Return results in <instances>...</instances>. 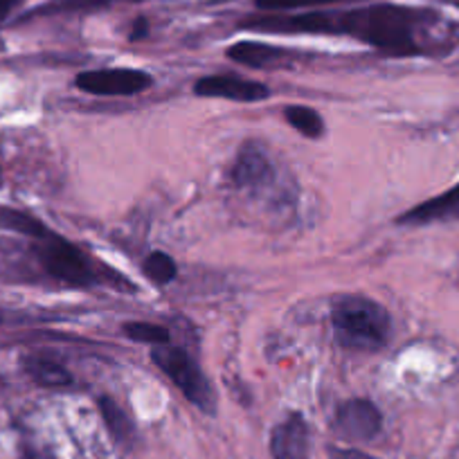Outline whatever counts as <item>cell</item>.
Here are the masks:
<instances>
[{
  "label": "cell",
  "instance_id": "obj_1",
  "mask_svg": "<svg viewBox=\"0 0 459 459\" xmlns=\"http://www.w3.org/2000/svg\"><path fill=\"white\" fill-rule=\"evenodd\" d=\"M423 21V12L403 5L360 7L350 12H311L298 16H268V19L246 21L244 28L264 30L277 34H347L351 39L378 48L392 56L421 55L414 41V30Z\"/></svg>",
  "mask_w": 459,
  "mask_h": 459
},
{
  "label": "cell",
  "instance_id": "obj_2",
  "mask_svg": "<svg viewBox=\"0 0 459 459\" xmlns=\"http://www.w3.org/2000/svg\"><path fill=\"white\" fill-rule=\"evenodd\" d=\"M335 342L350 351H378L390 342L392 317L383 304L365 295L344 293L331 302Z\"/></svg>",
  "mask_w": 459,
  "mask_h": 459
},
{
  "label": "cell",
  "instance_id": "obj_3",
  "mask_svg": "<svg viewBox=\"0 0 459 459\" xmlns=\"http://www.w3.org/2000/svg\"><path fill=\"white\" fill-rule=\"evenodd\" d=\"M152 360L156 368H160L167 374L176 387L185 394L189 403L196 405L201 412L216 414V394L212 383L198 368L196 360L180 347L174 344H156L152 350Z\"/></svg>",
  "mask_w": 459,
  "mask_h": 459
},
{
  "label": "cell",
  "instance_id": "obj_4",
  "mask_svg": "<svg viewBox=\"0 0 459 459\" xmlns=\"http://www.w3.org/2000/svg\"><path fill=\"white\" fill-rule=\"evenodd\" d=\"M37 257L55 280L65 281L70 286H92L100 281L86 255L55 232L39 241Z\"/></svg>",
  "mask_w": 459,
  "mask_h": 459
},
{
  "label": "cell",
  "instance_id": "obj_5",
  "mask_svg": "<svg viewBox=\"0 0 459 459\" xmlns=\"http://www.w3.org/2000/svg\"><path fill=\"white\" fill-rule=\"evenodd\" d=\"M79 91L101 97L117 95H138V92L152 88L153 77L144 70L135 68H106V70H86L74 79Z\"/></svg>",
  "mask_w": 459,
  "mask_h": 459
},
{
  "label": "cell",
  "instance_id": "obj_6",
  "mask_svg": "<svg viewBox=\"0 0 459 459\" xmlns=\"http://www.w3.org/2000/svg\"><path fill=\"white\" fill-rule=\"evenodd\" d=\"M333 428L347 441H372L383 428V414L369 399H350L338 405Z\"/></svg>",
  "mask_w": 459,
  "mask_h": 459
},
{
  "label": "cell",
  "instance_id": "obj_7",
  "mask_svg": "<svg viewBox=\"0 0 459 459\" xmlns=\"http://www.w3.org/2000/svg\"><path fill=\"white\" fill-rule=\"evenodd\" d=\"M273 162L266 149L259 143L250 140L239 149L235 165L230 167V180L241 189H264L273 183Z\"/></svg>",
  "mask_w": 459,
  "mask_h": 459
},
{
  "label": "cell",
  "instance_id": "obj_8",
  "mask_svg": "<svg viewBox=\"0 0 459 459\" xmlns=\"http://www.w3.org/2000/svg\"><path fill=\"white\" fill-rule=\"evenodd\" d=\"M194 92L198 97H219L232 101H262L271 97V88L266 83L241 79L237 74H210L194 83Z\"/></svg>",
  "mask_w": 459,
  "mask_h": 459
},
{
  "label": "cell",
  "instance_id": "obj_9",
  "mask_svg": "<svg viewBox=\"0 0 459 459\" xmlns=\"http://www.w3.org/2000/svg\"><path fill=\"white\" fill-rule=\"evenodd\" d=\"M311 435L307 419L299 412H290L281 423H277L271 435V453L275 459H308Z\"/></svg>",
  "mask_w": 459,
  "mask_h": 459
},
{
  "label": "cell",
  "instance_id": "obj_10",
  "mask_svg": "<svg viewBox=\"0 0 459 459\" xmlns=\"http://www.w3.org/2000/svg\"><path fill=\"white\" fill-rule=\"evenodd\" d=\"M441 221H459V183L444 194L410 207L396 219L399 225H428Z\"/></svg>",
  "mask_w": 459,
  "mask_h": 459
},
{
  "label": "cell",
  "instance_id": "obj_11",
  "mask_svg": "<svg viewBox=\"0 0 459 459\" xmlns=\"http://www.w3.org/2000/svg\"><path fill=\"white\" fill-rule=\"evenodd\" d=\"M225 55H228V59L248 65V68H268V65L289 59V52L284 48L268 46V43L259 41H239L235 46H230Z\"/></svg>",
  "mask_w": 459,
  "mask_h": 459
},
{
  "label": "cell",
  "instance_id": "obj_12",
  "mask_svg": "<svg viewBox=\"0 0 459 459\" xmlns=\"http://www.w3.org/2000/svg\"><path fill=\"white\" fill-rule=\"evenodd\" d=\"M21 368L25 369L30 378L37 385L50 387V390H59V387L73 385V374L59 363V360L46 359V356H23L21 359Z\"/></svg>",
  "mask_w": 459,
  "mask_h": 459
},
{
  "label": "cell",
  "instance_id": "obj_13",
  "mask_svg": "<svg viewBox=\"0 0 459 459\" xmlns=\"http://www.w3.org/2000/svg\"><path fill=\"white\" fill-rule=\"evenodd\" d=\"M97 405H100V414L104 419L106 428H108L110 437L120 446H131L135 441V426L131 421L129 414L115 403L110 396H100L97 399Z\"/></svg>",
  "mask_w": 459,
  "mask_h": 459
},
{
  "label": "cell",
  "instance_id": "obj_14",
  "mask_svg": "<svg viewBox=\"0 0 459 459\" xmlns=\"http://www.w3.org/2000/svg\"><path fill=\"white\" fill-rule=\"evenodd\" d=\"M0 228L19 232V235L30 237V239L34 241H41L50 235V228H48L43 221L28 214V212L12 210V207H0Z\"/></svg>",
  "mask_w": 459,
  "mask_h": 459
},
{
  "label": "cell",
  "instance_id": "obj_15",
  "mask_svg": "<svg viewBox=\"0 0 459 459\" xmlns=\"http://www.w3.org/2000/svg\"><path fill=\"white\" fill-rule=\"evenodd\" d=\"M284 117L304 138L320 140L325 135V120H322V115L316 108H311V106L289 104L284 108Z\"/></svg>",
  "mask_w": 459,
  "mask_h": 459
},
{
  "label": "cell",
  "instance_id": "obj_16",
  "mask_svg": "<svg viewBox=\"0 0 459 459\" xmlns=\"http://www.w3.org/2000/svg\"><path fill=\"white\" fill-rule=\"evenodd\" d=\"M143 271L156 286H167L178 275V266H176L174 259L167 253H160V250H156V253H152L144 259Z\"/></svg>",
  "mask_w": 459,
  "mask_h": 459
},
{
  "label": "cell",
  "instance_id": "obj_17",
  "mask_svg": "<svg viewBox=\"0 0 459 459\" xmlns=\"http://www.w3.org/2000/svg\"><path fill=\"white\" fill-rule=\"evenodd\" d=\"M125 335L134 342H147V344H169L171 342V333L167 326L153 325V322H126L122 326Z\"/></svg>",
  "mask_w": 459,
  "mask_h": 459
},
{
  "label": "cell",
  "instance_id": "obj_18",
  "mask_svg": "<svg viewBox=\"0 0 459 459\" xmlns=\"http://www.w3.org/2000/svg\"><path fill=\"white\" fill-rule=\"evenodd\" d=\"M342 3V0H257L259 10L281 12V10H307V7H322Z\"/></svg>",
  "mask_w": 459,
  "mask_h": 459
},
{
  "label": "cell",
  "instance_id": "obj_19",
  "mask_svg": "<svg viewBox=\"0 0 459 459\" xmlns=\"http://www.w3.org/2000/svg\"><path fill=\"white\" fill-rule=\"evenodd\" d=\"M329 457L331 459H378L374 455L363 453L359 448H335V446H329Z\"/></svg>",
  "mask_w": 459,
  "mask_h": 459
},
{
  "label": "cell",
  "instance_id": "obj_20",
  "mask_svg": "<svg viewBox=\"0 0 459 459\" xmlns=\"http://www.w3.org/2000/svg\"><path fill=\"white\" fill-rule=\"evenodd\" d=\"M144 37H147V21L140 19V21H135V25H134L131 41H138V39H144Z\"/></svg>",
  "mask_w": 459,
  "mask_h": 459
},
{
  "label": "cell",
  "instance_id": "obj_21",
  "mask_svg": "<svg viewBox=\"0 0 459 459\" xmlns=\"http://www.w3.org/2000/svg\"><path fill=\"white\" fill-rule=\"evenodd\" d=\"M14 7H16V0H0V23L12 14Z\"/></svg>",
  "mask_w": 459,
  "mask_h": 459
}]
</instances>
